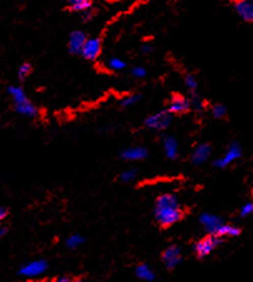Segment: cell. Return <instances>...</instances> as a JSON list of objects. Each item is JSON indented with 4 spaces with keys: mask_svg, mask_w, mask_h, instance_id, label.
Masks as SVG:
<instances>
[{
    "mask_svg": "<svg viewBox=\"0 0 253 282\" xmlns=\"http://www.w3.org/2000/svg\"><path fill=\"white\" fill-rule=\"evenodd\" d=\"M182 255L181 248L178 246H170L164 252H163V261L168 268H174L181 262Z\"/></svg>",
    "mask_w": 253,
    "mask_h": 282,
    "instance_id": "cell-9",
    "label": "cell"
},
{
    "mask_svg": "<svg viewBox=\"0 0 253 282\" xmlns=\"http://www.w3.org/2000/svg\"><path fill=\"white\" fill-rule=\"evenodd\" d=\"M200 221L201 223H202V226L205 227L206 231L214 236L218 235L219 230H221L223 224L226 223L224 219H223L222 217L208 212L203 213V215L200 217Z\"/></svg>",
    "mask_w": 253,
    "mask_h": 282,
    "instance_id": "cell-5",
    "label": "cell"
},
{
    "mask_svg": "<svg viewBox=\"0 0 253 282\" xmlns=\"http://www.w3.org/2000/svg\"><path fill=\"white\" fill-rule=\"evenodd\" d=\"M102 51V42L99 38H87L80 54L88 61H95Z\"/></svg>",
    "mask_w": 253,
    "mask_h": 282,
    "instance_id": "cell-7",
    "label": "cell"
},
{
    "mask_svg": "<svg viewBox=\"0 0 253 282\" xmlns=\"http://www.w3.org/2000/svg\"><path fill=\"white\" fill-rule=\"evenodd\" d=\"M163 148H164L165 156L170 159H176L178 157V142L176 138L167 135L163 138Z\"/></svg>",
    "mask_w": 253,
    "mask_h": 282,
    "instance_id": "cell-14",
    "label": "cell"
},
{
    "mask_svg": "<svg viewBox=\"0 0 253 282\" xmlns=\"http://www.w3.org/2000/svg\"><path fill=\"white\" fill-rule=\"evenodd\" d=\"M107 68L113 70V72H119V70L126 68V62L123 59L118 58V57H111L107 61Z\"/></svg>",
    "mask_w": 253,
    "mask_h": 282,
    "instance_id": "cell-20",
    "label": "cell"
},
{
    "mask_svg": "<svg viewBox=\"0 0 253 282\" xmlns=\"http://www.w3.org/2000/svg\"><path fill=\"white\" fill-rule=\"evenodd\" d=\"M87 37L83 32L74 31L69 35V40H68V47L73 54H80L83 45L86 43Z\"/></svg>",
    "mask_w": 253,
    "mask_h": 282,
    "instance_id": "cell-10",
    "label": "cell"
},
{
    "mask_svg": "<svg viewBox=\"0 0 253 282\" xmlns=\"http://www.w3.org/2000/svg\"><path fill=\"white\" fill-rule=\"evenodd\" d=\"M212 153V147L208 143H201L195 147V150L193 151L192 154V162L194 164H202L205 163L207 159L209 158Z\"/></svg>",
    "mask_w": 253,
    "mask_h": 282,
    "instance_id": "cell-12",
    "label": "cell"
},
{
    "mask_svg": "<svg viewBox=\"0 0 253 282\" xmlns=\"http://www.w3.org/2000/svg\"><path fill=\"white\" fill-rule=\"evenodd\" d=\"M8 91H9L10 97H12L13 100H14V104H19V103L24 102V100H26V99H29L28 97H26L25 92H24V89L21 88V87H16V86L10 87Z\"/></svg>",
    "mask_w": 253,
    "mask_h": 282,
    "instance_id": "cell-19",
    "label": "cell"
},
{
    "mask_svg": "<svg viewBox=\"0 0 253 282\" xmlns=\"http://www.w3.org/2000/svg\"><path fill=\"white\" fill-rule=\"evenodd\" d=\"M84 238L81 237L80 235H72L70 237L67 238V241H65V245H67L68 248H77L79 247V246L83 243Z\"/></svg>",
    "mask_w": 253,
    "mask_h": 282,
    "instance_id": "cell-22",
    "label": "cell"
},
{
    "mask_svg": "<svg viewBox=\"0 0 253 282\" xmlns=\"http://www.w3.org/2000/svg\"><path fill=\"white\" fill-rule=\"evenodd\" d=\"M190 108V102L182 96H173L168 105L170 113H186Z\"/></svg>",
    "mask_w": 253,
    "mask_h": 282,
    "instance_id": "cell-13",
    "label": "cell"
},
{
    "mask_svg": "<svg viewBox=\"0 0 253 282\" xmlns=\"http://www.w3.org/2000/svg\"><path fill=\"white\" fill-rule=\"evenodd\" d=\"M152 49H153V47H152V44H149V43H146V44H143L142 48H140L142 53H149V51H152Z\"/></svg>",
    "mask_w": 253,
    "mask_h": 282,
    "instance_id": "cell-30",
    "label": "cell"
},
{
    "mask_svg": "<svg viewBox=\"0 0 253 282\" xmlns=\"http://www.w3.org/2000/svg\"><path fill=\"white\" fill-rule=\"evenodd\" d=\"M184 84H186V87L189 89L190 92L197 91L198 83H197V79L194 78V75L187 74L186 78H184Z\"/></svg>",
    "mask_w": 253,
    "mask_h": 282,
    "instance_id": "cell-24",
    "label": "cell"
},
{
    "mask_svg": "<svg viewBox=\"0 0 253 282\" xmlns=\"http://www.w3.org/2000/svg\"><path fill=\"white\" fill-rule=\"evenodd\" d=\"M15 109L19 115L26 117V118H34L38 115V109L34 104L29 99L24 100V102L19 103V104H14Z\"/></svg>",
    "mask_w": 253,
    "mask_h": 282,
    "instance_id": "cell-15",
    "label": "cell"
},
{
    "mask_svg": "<svg viewBox=\"0 0 253 282\" xmlns=\"http://www.w3.org/2000/svg\"><path fill=\"white\" fill-rule=\"evenodd\" d=\"M241 235V229L237 226H235V224H228L224 223L222 226V229L219 230L218 232V237H237V236Z\"/></svg>",
    "mask_w": 253,
    "mask_h": 282,
    "instance_id": "cell-16",
    "label": "cell"
},
{
    "mask_svg": "<svg viewBox=\"0 0 253 282\" xmlns=\"http://www.w3.org/2000/svg\"><path fill=\"white\" fill-rule=\"evenodd\" d=\"M222 242V238L218 237V236H207V237L202 238V240L195 243V253H197L198 257H202L203 259V257H207L208 255H211Z\"/></svg>",
    "mask_w": 253,
    "mask_h": 282,
    "instance_id": "cell-3",
    "label": "cell"
},
{
    "mask_svg": "<svg viewBox=\"0 0 253 282\" xmlns=\"http://www.w3.org/2000/svg\"><path fill=\"white\" fill-rule=\"evenodd\" d=\"M5 231H7V230H5V229H4V227H2V226H0V237H2V236H3V235H4V233H5Z\"/></svg>",
    "mask_w": 253,
    "mask_h": 282,
    "instance_id": "cell-33",
    "label": "cell"
},
{
    "mask_svg": "<svg viewBox=\"0 0 253 282\" xmlns=\"http://www.w3.org/2000/svg\"><path fill=\"white\" fill-rule=\"evenodd\" d=\"M182 208L178 200L173 194H162L156 202L154 216L160 226H172L182 218Z\"/></svg>",
    "mask_w": 253,
    "mask_h": 282,
    "instance_id": "cell-1",
    "label": "cell"
},
{
    "mask_svg": "<svg viewBox=\"0 0 253 282\" xmlns=\"http://www.w3.org/2000/svg\"><path fill=\"white\" fill-rule=\"evenodd\" d=\"M8 215V211H7V208L5 207H3V206H0V222L2 221H4L5 219V217H7Z\"/></svg>",
    "mask_w": 253,
    "mask_h": 282,
    "instance_id": "cell-31",
    "label": "cell"
},
{
    "mask_svg": "<svg viewBox=\"0 0 253 282\" xmlns=\"http://www.w3.org/2000/svg\"><path fill=\"white\" fill-rule=\"evenodd\" d=\"M138 278H140L142 281L151 282L154 280V272L152 271V268L148 265H139L135 270Z\"/></svg>",
    "mask_w": 253,
    "mask_h": 282,
    "instance_id": "cell-17",
    "label": "cell"
},
{
    "mask_svg": "<svg viewBox=\"0 0 253 282\" xmlns=\"http://www.w3.org/2000/svg\"><path fill=\"white\" fill-rule=\"evenodd\" d=\"M67 3L74 12L80 13L87 12L92 7V0H67Z\"/></svg>",
    "mask_w": 253,
    "mask_h": 282,
    "instance_id": "cell-18",
    "label": "cell"
},
{
    "mask_svg": "<svg viewBox=\"0 0 253 282\" xmlns=\"http://www.w3.org/2000/svg\"><path fill=\"white\" fill-rule=\"evenodd\" d=\"M241 215L242 218H246V217H249L253 215V201H249V202L244 203L241 208Z\"/></svg>",
    "mask_w": 253,
    "mask_h": 282,
    "instance_id": "cell-26",
    "label": "cell"
},
{
    "mask_svg": "<svg viewBox=\"0 0 253 282\" xmlns=\"http://www.w3.org/2000/svg\"><path fill=\"white\" fill-rule=\"evenodd\" d=\"M53 282H70V280L67 277H59V278H57V280H54Z\"/></svg>",
    "mask_w": 253,
    "mask_h": 282,
    "instance_id": "cell-32",
    "label": "cell"
},
{
    "mask_svg": "<svg viewBox=\"0 0 253 282\" xmlns=\"http://www.w3.org/2000/svg\"><path fill=\"white\" fill-rule=\"evenodd\" d=\"M135 177H137V172L134 170H128L121 175V180L126 183L133 182L135 180Z\"/></svg>",
    "mask_w": 253,
    "mask_h": 282,
    "instance_id": "cell-27",
    "label": "cell"
},
{
    "mask_svg": "<svg viewBox=\"0 0 253 282\" xmlns=\"http://www.w3.org/2000/svg\"><path fill=\"white\" fill-rule=\"evenodd\" d=\"M132 75L134 78H138V79H142V78H144L147 75V69L140 66L134 67L132 69Z\"/></svg>",
    "mask_w": 253,
    "mask_h": 282,
    "instance_id": "cell-28",
    "label": "cell"
},
{
    "mask_svg": "<svg viewBox=\"0 0 253 282\" xmlns=\"http://www.w3.org/2000/svg\"><path fill=\"white\" fill-rule=\"evenodd\" d=\"M48 270V264L44 260H35V261L28 262L20 268V275L24 277L34 278L42 276Z\"/></svg>",
    "mask_w": 253,
    "mask_h": 282,
    "instance_id": "cell-6",
    "label": "cell"
},
{
    "mask_svg": "<svg viewBox=\"0 0 253 282\" xmlns=\"http://www.w3.org/2000/svg\"><path fill=\"white\" fill-rule=\"evenodd\" d=\"M171 122H172L171 113L168 110H163V112L149 116L146 119V126L154 131H164L171 126Z\"/></svg>",
    "mask_w": 253,
    "mask_h": 282,
    "instance_id": "cell-4",
    "label": "cell"
},
{
    "mask_svg": "<svg viewBox=\"0 0 253 282\" xmlns=\"http://www.w3.org/2000/svg\"><path fill=\"white\" fill-rule=\"evenodd\" d=\"M140 99V96H138V94H132V96H128L126 98L122 99L121 104L123 105V107H132V105H134L135 103H138V100Z\"/></svg>",
    "mask_w": 253,
    "mask_h": 282,
    "instance_id": "cell-25",
    "label": "cell"
},
{
    "mask_svg": "<svg viewBox=\"0 0 253 282\" xmlns=\"http://www.w3.org/2000/svg\"><path fill=\"white\" fill-rule=\"evenodd\" d=\"M211 115L213 116L216 119L224 118L226 115H227V108H226V105L217 103V104H214L213 107H212Z\"/></svg>",
    "mask_w": 253,
    "mask_h": 282,
    "instance_id": "cell-21",
    "label": "cell"
},
{
    "mask_svg": "<svg viewBox=\"0 0 253 282\" xmlns=\"http://www.w3.org/2000/svg\"><path fill=\"white\" fill-rule=\"evenodd\" d=\"M32 73V66L29 63H24V64H21L20 67H19V69H18V77H19V79H25L26 77H28L29 74H31Z\"/></svg>",
    "mask_w": 253,
    "mask_h": 282,
    "instance_id": "cell-23",
    "label": "cell"
},
{
    "mask_svg": "<svg viewBox=\"0 0 253 282\" xmlns=\"http://www.w3.org/2000/svg\"><path fill=\"white\" fill-rule=\"evenodd\" d=\"M233 8L242 20L247 21V23H253L252 0H233Z\"/></svg>",
    "mask_w": 253,
    "mask_h": 282,
    "instance_id": "cell-8",
    "label": "cell"
},
{
    "mask_svg": "<svg viewBox=\"0 0 253 282\" xmlns=\"http://www.w3.org/2000/svg\"><path fill=\"white\" fill-rule=\"evenodd\" d=\"M192 103L194 104V107L197 108V109H202L203 108V100L198 98V97H194V99H193Z\"/></svg>",
    "mask_w": 253,
    "mask_h": 282,
    "instance_id": "cell-29",
    "label": "cell"
},
{
    "mask_svg": "<svg viewBox=\"0 0 253 282\" xmlns=\"http://www.w3.org/2000/svg\"><path fill=\"white\" fill-rule=\"evenodd\" d=\"M147 156H148V152H147L146 148L140 147V146L129 147L122 152V158L126 159V161H129V162L142 161V159L147 158Z\"/></svg>",
    "mask_w": 253,
    "mask_h": 282,
    "instance_id": "cell-11",
    "label": "cell"
},
{
    "mask_svg": "<svg viewBox=\"0 0 253 282\" xmlns=\"http://www.w3.org/2000/svg\"><path fill=\"white\" fill-rule=\"evenodd\" d=\"M241 157H242L241 146H239L237 142H231L230 146H228L227 151H226V153L213 162V166L216 168H221L222 170V168H226L230 166V164L235 163V162L238 161Z\"/></svg>",
    "mask_w": 253,
    "mask_h": 282,
    "instance_id": "cell-2",
    "label": "cell"
},
{
    "mask_svg": "<svg viewBox=\"0 0 253 282\" xmlns=\"http://www.w3.org/2000/svg\"><path fill=\"white\" fill-rule=\"evenodd\" d=\"M252 2H253V0H252Z\"/></svg>",
    "mask_w": 253,
    "mask_h": 282,
    "instance_id": "cell-35",
    "label": "cell"
},
{
    "mask_svg": "<svg viewBox=\"0 0 253 282\" xmlns=\"http://www.w3.org/2000/svg\"><path fill=\"white\" fill-rule=\"evenodd\" d=\"M74 282H86V281H81V280H77V281H74Z\"/></svg>",
    "mask_w": 253,
    "mask_h": 282,
    "instance_id": "cell-34",
    "label": "cell"
}]
</instances>
